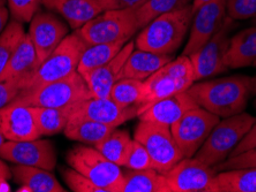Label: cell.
<instances>
[{
    "instance_id": "obj_1",
    "label": "cell",
    "mask_w": 256,
    "mask_h": 192,
    "mask_svg": "<svg viewBox=\"0 0 256 192\" xmlns=\"http://www.w3.org/2000/svg\"><path fill=\"white\" fill-rule=\"evenodd\" d=\"M253 89V78L244 75H236L202 81L192 85L187 91L200 107L224 119L244 111Z\"/></svg>"
},
{
    "instance_id": "obj_2",
    "label": "cell",
    "mask_w": 256,
    "mask_h": 192,
    "mask_svg": "<svg viewBox=\"0 0 256 192\" xmlns=\"http://www.w3.org/2000/svg\"><path fill=\"white\" fill-rule=\"evenodd\" d=\"M193 6L172 10L156 17L138 33L135 47L158 54L172 55L182 46L194 17Z\"/></svg>"
},
{
    "instance_id": "obj_3",
    "label": "cell",
    "mask_w": 256,
    "mask_h": 192,
    "mask_svg": "<svg viewBox=\"0 0 256 192\" xmlns=\"http://www.w3.org/2000/svg\"><path fill=\"white\" fill-rule=\"evenodd\" d=\"M255 121V116L244 112L224 118L214 126L194 158L210 167L223 163L246 136Z\"/></svg>"
},
{
    "instance_id": "obj_4",
    "label": "cell",
    "mask_w": 256,
    "mask_h": 192,
    "mask_svg": "<svg viewBox=\"0 0 256 192\" xmlns=\"http://www.w3.org/2000/svg\"><path fill=\"white\" fill-rule=\"evenodd\" d=\"M89 45L78 35H68L56 51L32 75L22 80L21 92L32 91L48 83L56 82L78 71V62Z\"/></svg>"
},
{
    "instance_id": "obj_5",
    "label": "cell",
    "mask_w": 256,
    "mask_h": 192,
    "mask_svg": "<svg viewBox=\"0 0 256 192\" xmlns=\"http://www.w3.org/2000/svg\"><path fill=\"white\" fill-rule=\"evenodd\" d=\"M140 30L136 8L104 10L76 30L88 45L128 43Z\"/></svg>"
},
{
    "instance_id": "obj_6",
    "label": "cell",
    "mask_w": 256,
    "mask_h": 192,
    "mask_svg": "<svg viewBox=\"0 0 256 192\" xmlns=\"http://www.w3.org/2000/svg\"><path fill=\"white\" fill-rule=\"evenodd\" d=\"M92 97L84 76L74 71L62 80L48 83L32 91L20 92L13 103L36 107H67Z\"/></svg>"
},
{
    "instance_id": "obj_7",
    "label": "cell",
    "mask_w": 256,
    "mask_h": 192,
    "mask_svg": "<svg viewBox=\"0 0 256 192\" xmlns=\"http://www.w3.org/2000/svg\"><path fill=\"white\" fill-rule=\"evenodd\" d=\"M67 161L72 168L108 192H122L125 172L122 166L108 160L95 146H75L67 154Z\"/></svg>"
},
{
    "instance_id": "obj_8",
    "label": "cell",
    "mask_w": 256,
    "mask_h": 192,
    "mask_svg": "<svg viewBox=\"0 0 256 192\" xmlns=\"http://www.w3.org/2000/svg\"><path fill=\"white\" fill-rule=\"evenodd\" d=\"M134 139L146 149L152 157L154 168L157 172L166 173L184 159V154L173 138L171 129L155 123L140 121L135 129Z\"/></svg>"
},
{
    "instance_id": "obj_9",
    "label": "cell",
    "mask_w": 256,
    "mask_h": 192,
    "mask_svg": "<svg viewBox=\"0 0 256 192\" xmlns=\"http://www.w3.org/2000/svg\"><path fill=\"white\" fill-rule=\"evenodd\" d=\"M220 121V116L198 106L186 112L173 123L171 133L184 157H194Z\"/></svg>"
},
{
    "instance_id": "obj_10",
    "label": "cell",
    "mask_w": 256,
    "mask_h": 192,
    "mask_svg": "<svg viewBox=\"0 0 256 192\" xmlns=\"http://www.w3.org/2000/svg\"><path fill=\"white\" fill-rule=\"evenodd\" d=\"M230 18H225L223 25L203 46L194 54L190 55L193 62L195 81L206 80L224 73L228 68L225 63V56L230 44Z\"/></svg>"
},
{
    "instance_id": "obj_11",
    "label": "cell",
    "mask_w": 256,
    "mask_h": 192,
    "mask_svg": "<svg viewBox=\"0 0 256 192\" xmlns=\"http://www.w3.org/2000/svg\"><path fill=\"white\" fill-rule=\"evenodd\" d=\"M216 174L214 167L190 157L180 160L164 176L170 192H209Z\"/></svg>"
},
{
    "instance_id": "obj_12",
    "label": "cell",
    "mask_w": 256,
    "mask_h": 192,
    "mask_svg": "<svg viewBox=\"0 0 256 192\" xmlns=\"http://www.w3.org/2000/svg\"><path fill=\"white\" fill-rule=\"evenodd\" d=\"M0 158L16 165L35 166L54 171L57 165V153L51 142L44 139L7 141L0 146Z\"/></svg>"
},
{
    "instance_id": "obj_13",
    "label": "cell",
    "mask_w": 256,
    "mask_h": 192,
    "mask_svg": "<svg viewBox=\"0 0 256 192\" xmlns=\"http://www.w3.org/2000/svg\"><path fill=\"white\" fill-rule=\"evenodd\" d=\"M226 18V0H209L195 12L184 54L192 55L222 28Z\"/></svg>"
},
{
    "instance_id": "obj_14",
    "label": "cell",
    "mask_w": 256,
    "mask_h": 192,
    "mask_svg": "<svg viewBox=\"0 0 256 192\" xmlns=\"http://www.w3.org/2000/svg\"><path fill=\"white\" fill-rule=\"evenodd\" d=\"M68 28L57 16L38 12L30 21L28 36L35 46L40 66L66 38Z\"/></svg>"
},
{
    "instance_id": "obj_15",
    "label": "cell",
    "mask_w": 256,
    "mask_h": 192,
    "mask_svg": "<svg viewBox=\"0 0 256 192\" xmlns=\"http://www.w3.org/2000/svg\"><path fill=\"white\" fill-rule=\"evenodd\" d=\"M138 116V107H122L111 98L92 97L75 104L70 119H84L118 128Z\"/></svg>"
},
{
    "instance_id": "obj_16",
    "label": "cell",
    "mask_w": 256,
    "mask_h": 192,
    "mask_svg": "<svg viewBox=\"0 0 256 192\" xmlns=\"http://www.w3.org/2000/svg\"><path fill=\"white\" fill-rule=\"evenodd\" d=\"M0 130L7 141H32L42 137L32 106L13 101L0 110Z\"/></svg>"
},
{
    "instance_id": "obj_17",
    "label": "cell",
    "mask_w": 256,
    "mask_h": 192,
    "mask_svg": "<svg viewBox=\"0 0 256 192\" xmlns=\"http://www.w3.org/2000/svg\"><path fill=\"white\" fill-rule=\"evenodd\" d=\"M192 85L193 83L176 76L166 65L162 67L160 70L143 82L140 104L138 106V116L157 101L178 92L186 91Z\"/></svg>"
},
{
    "instance_id": "obj_18",
    "label": "cell",
    "mask_w": 256,
    "mask_h": 192,
    "mask_svg": "<svg viewBox=\"0 0 256 192\" xmlns=\"http://www.w3.org/2000/svg\"><path fill=\"white\" fill-rule=\"evenodd\" d=\"M135 50V41H128L114 59L84 75L92 97L110 98L111 90L116 81L120 80V74L128 56Z\"/></svg>"
},
{
    "instance_id": "obj_19",
    "label": "cell",
    "mask_w": 256,
    "mask_h": 192,
    "mask_svg": "<svg viewBox=\"0 0 256 192\" xmlns=\"http://www.w3.org/2000/svg\"><path fill=\"white\" fill-rule=\"evenodd\" d=\"M198 107L190 92L182 91L162 99L138 115L140 121L171 128L186 112Z\"/></svg>"
},
{
    "instance_id": "obj_20",
    "label": "cell",
    "mask_w": 256,
    "mask_h": 192,
    "mask_svg": "<svg viewBox=\"0 0 256 192\" xmlns=\"http://www.w3.org/2000/svg\"><path fill=\"white\" fill-rule=\"evenodd\" d=\"M46 8L58 13L73 29L81 27L100 15L103 9L97 0H42Z\"/></svg>"
},
{
    "instance_id": "obj_21",
    "label": "cell",
    "mask_w": 256,
    "mask_h": 192,
    "mask_svg": "<svg viewBox=\"0 0 256 192\" xmlns=\"http://www.w3.org/2000/svg\"><path fill=\"white\" fill-rule=\"evenodd\" d=\"M13 178L21 184L18 191L27 192H65L58 179L48 169L35 166L16 165L12 168Z\"/></svg>"
},
{
    "instance_id": "obj_22",
    "label": "cell",
    "mask_w": 256,
    "mask_h": 192,
    "mask_svg": "<svg viewBox=\"0 0 256 192\" xmlns=\"http://www.w3.org/2000/svg\"><path fill=\"white\" fill-rule=\"evenodd\" d=\"M172 60V55L158 54L138 48L132 52L126 60L120 74V80L132 78V80L144 82L146 78H149Z\"/></svg>"
},
{
    "instance_id": "obj_23",
    "label": "cell",
    "mask_w": 256,
    "mask_h": 192,
    "mask_svg": "<svg viewBox=\"0 0 256 192\" xmlns=\"http://www.w3.org/2000/svg\"><path fill=\"white\" fill-rule=\"evenodd\" d=\"M256 61V25L244 29L230 39L225 56L228 69L244 68Z\"/></svg>"
},
{
    "instance_id": "obj_24",
    "label": "cell",
    "mask_w": 256,
    "mask_h": 192,
    "mask_svg": "<svg viewBox=\"0 0 256 192\" xmlns=\"http://www.w3.org/2000/svg\"><path fill=\"white\" fill-rule=\"evenodd\" d=\"M209 192H256V168L217 172Z\"/></svg>"
},
{
    "instance_id": "obj_25",
    "label": "cell",
    "mask_w": 256,
    "mask_h": 192,
    "mask_svg": "<svg viewBox=\"0 0 256 192\" xmlns=\"http://www.w3.org/2000/svg\"><path fill=\"white\" fill-rule=\"evenodd\" d=\"M38 67L40 62L38 58H37L35 46H34L28 33H26L24 38L21 39L20 44H18L16 51L14 52L8 66H7L2 81L13 80V78L24 80Z\"/></svg>"
},
{
    "instance_id": "obj_26",
    "label": "cell",
    "mask_w": 256,
    "mask_h": 192,
    "mask_svg": "<svg viewBox=\"0 0 256 192\" xmlns=\"http://www.w3.org/2000/svg\"><path fill=\"white\" fill-rule=\"evenodd\" d=\"M116 127L84 119H70L65 130L66 137L84 144L94 145L110 135Z\"/></svg>"
},
{
    "instance_id": "obj_27",
    "label": "cell",
    "mask_w": 256,
    "mask_h": 192,
    "mask_svg": "<svg viewBox=\"0 0 256 192\" xmlns=\"http://www.w3.org/2000/svg\"><path fill=\"white\" fill-rule=\"evenodd\" d=\"M122 192H170L164 174L156 169H142L125 173Z\"/></svg>"
},
{
    "instance_id": "obj_28",
    "label": "cell",
    "mask_w": 256,
    "mask_h": 192,
    "mask_svg": "<svg viewBox=\"0 0 256 192\" xmlns=\"http://www.w3.org/2000/svg\"><path fill=\"white\" fill-rule=\"evenodd\" d=\"M75 105L67 107H36L32 106L37 126L42 136H51L65 130Z\"/></svg>"
},
{
    "instance_id": "obj_29",
    "label": "cell",
    "mask_w": 256,
    "mask_h": 192,
    "mask_svg": "<svg viewBox=\"0 0 256 192\" xmlns=\"http://www.w3.org/2000/svg\"><path fill=\"white\" fill-rule=\"evenodd\" d=\"M133 141L134 139L130 138V135L126 130H120L116 128L103 141L97 143L95 148L112 163L122 167L132 150Z\"/></svg>"
},
{
    "instance_id": "obj_30",
    "label": "cell",
    "mask_w": 256,
    "mask_h": 192,
    "mask_svg": "<svg viewBox=\"0 0 256 192\" xmlns=\"http://www.w3.org/2000/svg\"><path fill=\"white\" fill-rule=\"evenodd\" d=\"M126 43H108L89 45L78 62V71L82 76L89 71L105 65L119 53Z\"/></svg>"
},
{
    "instance_id": "obj_31",
    "label": "cell",
    "mask_w": 256,
    "mask_h": 192,
    "mask_svg": "<svg viewBox=\"0 0 256 192\" xmlns=\"http://www.w3.org/2000/svg\"><path fill=\"white\" fill-rule=\"evenodd\" d=\"M24 35V25L16 20L8 22L7 27L0 35V81H2L7 66Z\"/></svg>"
},
{
    "instance_id": "obj_32",
    "label": "cell",
    "mask_w": 256,
    "mask_h": 192,
    "mask_svg": "<svg viewBox=\"0 0 256 192\" xmlns=\"http://www.w3.org/2000/svg\"><path fill=\"white\" fill-rule=\"evenodd\" d=\"M190 1L192 0H146L141 7L136 8V17L140 29L144 28L160 15L190 5Z\"/></svg>"
},
{
    "instance_id": "obj_33",
    "label": "cell",
    "mask_w": 256,
    "mask_h": 192,
    "mask_svg": "<svg viewBox=\"0 0 256 192\" xmlns=\"http://www.w3.org/2000/svg\"><path fill=\"white\" fill-rule=\"evenodd\" d=\"M143 82L132 78L116 81L111 90L110 98L122 107H138L142 95Z\"/></svg>"
},
{
    "instance_id": "obj_34",
    "label": "cell",
    "mask_w": 256,
    "mask_h": 192,
    "mask_svg": "<svg viewBox=\"0 0 256 192\" xmlns=\"http://www.w3.org/2000/svg\"><path fill=\"white\" fill-rule=\"evenodd\" d=\"M7 2L13 20L21 23H29L43 5L42 0H7Z\"/></svg>"
},
{
    "instance_id": "obj_35",
    "label": "cell",
    "mask_w": 256,
    "mask_h": 192,
    "mask_svg": "<svg viewBox=\"0 0 256 192\" xmlns=\"http://www.w3.org/2000/svg\"><path fill=\"white\" fill-rule=\"evenodd\" d=\"M62 176L70 189L74 192H108L104 188L97 186L92 180L72 167L64 169Z\"/></svg>"
},
{
    "instance_id": "obj_36",
    "label": "cell",
    "mask_w": 256,
    "mask_h": 192,
    "mask_svg": "<svg viewBox=\"0 0 256 192\" xmlns=\"http://www.w3.org/2000/svg\"><path fill=\"white\" fill-rule=\"evenodd\" d=\"M124 167L132 169V171H142V169L154 168V163L149 152L136 139L133 141L132 150L130 154H128V158Z\"/></svg>"
},
{
    "instance_id": "obj_37",
    "label": "cell",
    "mask_w": 256,
    "mask_h": 192,
    "mask_svg": "<svg viewBox=\"0 0 256 192\" xmlns=\"http://www.w3.org/2000/svg\"><path fill=\"white\" fill-rule=\"evenodd\" d=\"M214 168L216 169V172L236 168H256V148L247 150L236 156L228 157L226 160L214 166Z\"/></svg>"
},
{
    "instance_id": "obj_38",
    "label": "cell",
    "mask_w": 256,
    "mask_h": 192,
    "mask_svg": "<svg viewBox=\"0 0 256 192\" xmlns=\"http://www.w3.org/2000/svg\"><path fill=\"white\" fill-rule=\"evenodd\" d=\"M226 16L231 20H248L256 16V0H226Z\"/></svg>"
},
{
    "instance_id": "obj_39",
    "label": "cell",
    "mask_w": 256,
    "mask_h": 192,
    "mask_svg": "<svg viewBox=\"0 0 256 192\" xmlns=\"http://www.w3.org/2000/svg\"><path fill=\"white\" fill-rule=\"evenodd\" d=\"M22 89H24L22 80L13 78V80L0 81V110L12 103L22 91Z\"/></svg>"
},
{
    "instance_id": "obj_40",
    "label": "cell",
    "mask_w": 256,
    "mask_h": 192,
    "mask_svg": "<svg viewBox=\"0 0 256 192\" xmlns=\"http://www.w3.org/2000/svg\"><path fill=\"white\" fill-rule=\"evenodd\" d=\"M104 10L114 9H126V8H138L146 0H97Z\"/></svg>"
},
{
    "instance_id": "obj_41",
    "label": "cell",
    "mask_w": 256,
    "mask_h": 192,
    "mask_svg": "<svg viewBox=\"0 0 256 192\" xmlns=\"http://www.w3.org/2000/svg\"><path fill=\"white\" fill-rule=\"evenodd\" d=\"M253 148H256V121L253 124V127L250 129V131L246 134V136H244L242 139V142L236 146V149L233 150L232 153L230 154L228 157L236 156V154L244 152L247 151V150L253 149Z\"/></svg>"
},
{
    "instance_id": "obj_42",
    "label": "cell",
    "mask_w": 256,
    "mask_h": 192,
    "mask_svg": "<svg viewBox=\"0 0 256 192\" xmlns=\"http://www.w3.org/2000/svg\"><path fill=\"white\" fill-rule=\"evenodd\" d=\"M10 15V10L7 9L5 6L0 7V35H2V32L5 30L7 24H8Z\"/></svg>"
},
{
    "instance_id": "obj_43",
    "label": "cell",
    "mask_w": 256,
    "mask_h": 192,
    "mask_svg": "<svg viewBox=\"0 0 256 192\" xmlns=\"http://www.w3.org/2000/svg\"><path fill=\"white\" fill-rule=\"evenodd\" d=\"M0 178L6 179V180H10L13 178L12 169L8 167V165L4 161V159H0Z\"/></svg>"
},
{
    "instance_id": "obj_44",
    "label": "cell",
    "mask_w": 256,
    "mask_h": 192,
    "mask_svg": "<svg viewBox=\"0 0 256 192\" xmlns=\"http://www.w3.org/2000/svg\"><path fill=\"white\" fill-rule=\"evenodd\" d=\"M7 181H8V180L0 178V192L10 191V186L8 184V182H7Z\"/></svg>"
},
{
    "instance_id": "obj_45",
    "label": "cell",
    "mask_w": 256,
    "mask_h": 192,
    "mask_svg": "<svg viewBox=\"0 0 256 192\" xmlns=\"http://www.w3.org/2000/svg\"><path fill=\"white\" fill-rule=\"evenodd\" d=\"M206 1H209V0H193V3H192V6H193V9H194V13L196 12V10L201 7L203 3H206Z\"/></svg>"
},
{
    "instance_id": "obj_46",
    "label": "cell",
    "mask_w": 256,
    "mask_h": 192,
    "mask_svg": "<svg viewBox=\"0 0 256 192\" xmlns=\"http://www.w3.org/2000/svg\"><path fill=\"white\" fill-rule=\"evenodd\" d=\"M5 142H6V138H5V136H4V135H2V130H0V146H2Z\"/></svg>"
},
{
    "instance_id": "obj_47",
    "label": "cell",
    "mask_w": 256,
    "mask_h": 192,
    "mask_svg": "<svg viewBox=\"0 0 256 192\" xmlns=\"http://www.w3.org/2000/svg\"><path fill=\"white\" fill-rule=\"evenodd\" d=\"M6 2H7V0H0V7L6 6Z\"/></svg>"
},
{
    "instance_id": "obj_48",
    "label": "cell",
    "mask_w": 256,
    "mask_h": 192,
    "mask_svg": "<svg viewBox=\"0 0 256 192\" xmlns=\"http://www.w3.org/2000/svg\"><path fill=\"white\" fill-rule=\"evenodd\" d=\"M253 91L256 93V77H255V80H254V89H253Z\"/></svg>"
},
{
    "instance_id": "obj_49",
    "label": "cell",
    "mask_w": 256,
    "mask_h": 192,
    "mask_svg": "<svg viewBox=\"0 0 256 192\" xmlns=\"http://www.w3.org/2000/svg\"><path fill=\"white\" fill-rule=\"evenodd\" d=\"M253 66H254V67H256V61L253 63Z\"/></svg>"
},
{
    "instance_id": "obj_50",
    "label": "cell",
    "mask_w": 256,
    "mask_h": 192,
    "mask_svg": "<svg viewBox=\"0 0 256 192\" xmlns=\"http://www.w3.org/2000/svg\"><path fill=\"white\" fill-rule=\"evenodd\" d=\"M254 24L256 25V17H255V20H254Z\"/></svg>"
}]
</instances>
